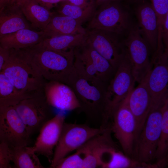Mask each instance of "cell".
Masks as SVG:
<instances>
[{"label":"cell","instance_id":"8992f818","mask_svg":"<svg viewBox=\"0 0 168 168\" xmlns=\"http://www.w3.org/2000/svg\"><path fill=\"white\" fill-rule=\"evenodd\" d=\"M107 128H96L86 124L64 122L54 149L50 168H55L57 164L69 153L76 150L91 138L103 132Z\"/></svg>","mask_w":168,"mask_h":168},{"label":"cell","instance_id":"5bb4252c","mask_svg":"<svg viewBox=\"0 0 168 168\" xmlns=\"http://www.w3.org/2000/svg\"><path fill=\"white\" fill-rule=\"evenodd\" d=\"M112 133L109 126L103 132L91 138L76 150L83 158V168L101 167L105 155L112 150L118 149L112 138Z\"/></svg>","mask_w":168,"mask_h":168},{"label":"cell","instance_id":"836d02e7","mask_svg":"<svg viewBox=\"0 0 168 168\" xmlns=\"http://www.w3.org/2000/svg\"><path fill=\"white\" fill-rule=\"evenodd\" d=\"M10 53V49H6L0 45V72L8 58Z\"/></svg>","mask_w":168,"mask_h":168},{"label":"cell","instance_id":"4dcf8cb0","mask_svg":"<svg viewBox=\"0 0 168 168\" xmlns=\"http://www.w3.org/2000/svg\"><path fill=\"white\" fill-rule=\"evenodd\" d=\"M83 163L82 156L76 151L73 154L66 156L59 161L55 168H83Z\"/></svg>","mask_w":168,"mask_h":168},{"label":"cell","instance_id":"f1b7e54d","mask_svg":"<svg viewBox=\"0 0 168 168\" xmlns=\"http://www.w3.org/2000/svg\"><path fill=\"white\" fill-rule=\"evenodd\" d=\"M12 161L17 168H43L37 155L30 147L12 148Z\"/></svg>","mask_w":168,"mask_h":168},{"label":"cell","instance_id":"d6986e66","mask_svg":"<svg viewBox=\"0 0 168 168\" xmlns=\"http://www.w3.org/2000/svg\"><path fill=\"white\" fill-rule=\"evenodd\" d=\"M139 2L134 9L137 24L142 36L155 52L158 40L157 16L151 3L144 0Z\"/></svg>","mask_w":168,"mask_h":168},{"label":"cell","instance_id":"d590c367","mask_svg":"<svg viewBox=\"0 0 168 168\" xmlns=\"http://www.w3.org/2000/svg\"><path fill=\"white\" fill-rule=\"evenodd\" d=\"M121 0H94L97 7L104 3L113 2V1H120Z\"/></svg>","mask_w":168,"mask_h":168},{"label":"cell","instance_id":"44dd1931","mask_svg":"<svg viewBox=\"0 0 168 168\" xmlns=\"http://www.w3.org/2000/svg\"><path fill=\"white\" fill-rule=\"evenodd\" d=\"M45 38L54 36L82 34H85L86 29L73 19L53 12L46 27L42 30Z\"/></svg>","mask_w":168,"mask_h":168},{"label":"cell","instance_id":"3957f363","mask_svg":"<svg viewBox=\"0 0 168 168\" xmlns=\"http://www.w3.org/2000/svg\"><path fill=\"white\" fill-rule=\"evenodd\" d=\"M1 72L18 91L31 96L43 89L45 82L35 66L20 49H11Z\"/></svg>","mask_w":168,"mask_h":168},{"label":"cell","instance_id":"74e56055","mask_svg":"<svg viewBox=\"0 0 168 168\" xmlns=\"http://www.w3.org/2000/svg\"><path fill=\"white\" fill-rule=\"evenodd\" d=\"M25 0H11L9 4H13L19 6L20 4Z\"/></svg>","mask_w":168,"mask_h":168},{"label":"cell","instance_id":"e0dca14e","mask_svg":"<svg viewBox=\"0 0 168 168\" xmlns=\"http://www.w3.org/2000/svg\"><path fill=\"white\" fill-rule=\"evenodd\" d=\"M43 91L48 105L60 111L78 110L80 105L72 89L67 84L55 81H47Z\"/></svg>","mask_w":168,"mask_h":168},{"label":"cell","instance_id":"1f68e13d","mask_svg":"<svg viewBox=\"0 0 168 168\" xmlns=\"http://www.w3.org/2000/svg\"><path fill=\"white\" fill-rule=\"evenodd\" d=\"M162 39L165 50H168V15L166 16L164 23Z\"/></svg>","mask_w":168,"mask_h":168},{"label":"cell","instance_id":"277c9868","mask_svg":"<svg viewBox=\"0 0 168 168\" xmlns=\"http://www.w3.org/2000/svg\"><path fill=\"white\" fill-rule=\"evenodd\" d=\"M74 67L84 76L109 83L116 70L86 40L74 49Z\"/></svg>","mask_w":168,"mask_h":168},{"label":"cell","instance_id":"484cf974","mask_svg":"<svg viewBox=\"0 0 168 168\" xmlns=\"http://www.w3.org/2000/svg\"><path fill=\"white\" fill-rule=\"evenodd\" d=\"M56 7V12L71 17L82 25L90 20L97 8L96 5L86 7H81L72 4L66 0L61 1Z\"/></svg>","mask_w":168,"mask_h":168},{"label":"cell","instance_id":"83f0119b","mask_svg":"<svg viewBox=\"0 0 168 168\" xmlns=\"http://www.w3.org/2000/svg\"><path fill=\"white\" fill-rule=\"evenodd\" d=\"M109 159L105 161L101 167L103 168H155L153 164L140 162L120 152L118 149L111 151Z\"/></svg>","mask_w":168,"mask_h":168},{"label":"cell","instance_id":"7a4b0ae2","mask_svg":"<svg viewBox=\"0 0 168 168\" xmlns=\"http://www.w3.org/2000/svg\"><path fill=\"white\" fill-rule=\"evenodd\" d=\"M47 81L65 83L74 68V49L57 51L35 45L20 49Z\"/></svg>","mask_w":168,"mask_h":168},{"label":"cell","instance_id":"8d00e7d4","mask_svg":"<svg viewBox=\"0 0 168 168\" xmlns=\"http://www.w3.org/2000/svg\"><path fill=\"white\" fill-rule=\"evenodd\" d=\"M10 1L11 0H0V10L8 5Z\"/></svg>","mask_w":168,"mask_h":168},{"label":"cell","instance_id":"9c48e42d","mask_svg":"<svg viewBox=\"0 0 168 168\" xmlns=\"http://www.w3.org/2000/svg\"><path fill=\"white\" fill-rule=\"evenodd\" d=\"M160 108L150 111L136 142L133 158L140 162L152 164L155 159L161 130Z\"/></svg>","mask_w":168,"mask_h":168},{"label":"cell","instance_id":"9a60e30c","mask_svg":"<svg viewBox=\"0 0 168 168\" xmlns=\"http://www.w3.org/2000/svg\"><path fill=\"white\" fill-rule=\"evenodd\" d=\"M65 116L60 111L47 121L40 130L34 145L30 147L35 153L45 157L51 163L55 149L58 141Z\"/></svg>","mask_w":168,"mask_h":168},{"label":"cell","instance_id":"cb8c5ba5","mask_svg":"<svg viewBox=\"0 0 168 168\" xmlns=\"http://www.w3.org/2000/svg\"><path fill=\"white\" fill-rule=\"evenodd\" d=\"M86 40V34L64 35L44 39L37 46L43 49L57 51L74 49Z\"/></svg>","mask_w":168,"mask_h":168},{"label":"cell","instance_id":"6da1fadb","mask_svg":"<svg viewBox=\"0 0 168 168\" xmlns=\"http://www.w3.org/2000/svg\"><path fill=\"white\" fill-rule=\"evenodd\" d=\"M65 84L75 93L79 103L78 109L83 112L92 124L100 127L109 126L111 116V100L107 92L108 83L88 78L73 69Z\"/></svg>","mask_w":168,"mask_h":168},{"label":"cell","instance_id":"7c38bea8","mask_svg":"<svg viewBox=\"0 0 168 168\" xmlns=\"http://www.w3.org/2000/svg\"><path fill=\"white\" fill-rule=\"evenodd\" d=\"M86 30L87 42L116 70L124 53L123 41L120 40L119 35L99 29Z\"/></svg>","mask_w":168,"mask_h":168},{"label":"cell","instance_id":"e575fe53","mask_svg":"<svg viewBox=\"0 0 168 168\" xmlns=\"http://www.w3.org/2000/svg\"><path fill=\"white\" fill-rule=\"evenodd\" d=\"M66 0L72 4L82 7H86L93 5H96L94 0Z\"/></svg>","mask_w":168,"mask_h":168},{"label":"cell","instance_id":"ba28073f","mask_svg":"<svg viewBox=\"0 0 168 168\" xmlns=\"http://www.w3.org/2000/svg\"><path fill=\"white\" fill-rule=\"evenodd\" d=\"M110 121L112 132L118 141L124 153L133 159L136 124L127 105V97L111 110Z\"/></svg>","mask_w":168,"mask_h":168},{"label":"cell","instance_id":"f546056e","mask_svg":"<svg viewBox=\"0 0 168 168\" xmlns=\"http://www.w3.org/2000/svg\"><path fill=\"white\" fill-rule=\"evenodd\" d=\"M156 15L158 25V38H162L164 23L168 15V0H150Z\"/></svg>","mask_w":168,"mask_h":168},{"label":"cell","instance_id":"ac0fdd59","mask_svg":"<svg viewBox=\"0 0 168 168\" xmlns=\"http://www.w3.org/2000/svg\"><path fill=\"white\" fill-rule=\"evenodd\" d=\"M151 102L145 77L127 97V105L136 122L135 144L150 111Z\"/></svg>","mask_w":168,"mask_h":168},{"label":"cell","instance_id":"603a6c76","mask_svg":"<svg viewBox=\"0 0 168 168\" xmlns=\"http://www.w3.org/2000/svg\"><path fill=\"white\" fill-rule=\"evenodd\" d=\"M19 7L32 28L40 31L46 27L53 14V12L40 5L34 0H25Z\"/></svg>","mask_w":168,"mask_h":168},{"label":"cell","instance_id":"f35d334b","mask_svg":"<svg viewBox=\"0 0 168 168\" xmlns=\"http://www.w3.org/2000/svg\"><path fill=\"white\" fill-rule=\"evenodd\" d=\"M128 0L131 2H139L143 0Z\"/></svg>","mask_w":168,"mask_h":168},{"label":"cell","instance_id":"5b68a950","mask_svg":"<svg viewBox=\"0 0 168 168\" xmlns=\"http://www.w3.org/2000/svg\"><path fill=\"white\" fill-rule=\"evenodd\" d=\"M133 23L129 11L120 1H113L97 7L86 29L105 30L120 35L127 34Z\"/></svg>","mask_w":168,"mask_h":168},{"label":"cell","instance_id":"4fadbf2b","mask_svg":"<svg viewBox=\"0 0 168 168\" xmlns=\"http://www.w3.org/2000/svg\"><path fill=\"white\" fill-rule=\"evenodd\" d=\"M30 136L13 106L0 108V138L12 149L27 146Z\"/></svg>","mask_w":168,"mask_h":168},{"label":"cell","instance_id":"d6a6232c","mask_svg":"<svg viewBox=\"0 0 168 168\" xmlns=\"http://www.w3.org/2000/svg\"><path fill=\"white\" fill-rule=\"evenodd\" d=\"M40 5L50 10L63 0H34Z\"/></svg>","mask_w":168,"mask_h":168},{"label":"cell","instance_id":"2e32d148","mask_svg":"<svg viewBox=\"0 0 168 168\" xmlns=\"http://www.w3.org/2000/svg\"><path fill=\"white\" fill-rule=\"evenodd\" d=\"M135 82L130 61L124 49L121 62L108 86L111 111L127 97L134 88Z\"/></svg>","mask_w":168,"mask_h":168},{"label":"cell","instance_id":"ffe728a7","mask_svg":"<svg viewBox=\"0 0 168 168\" xmlns=\"http://www.w3.org/2000/svg\"><path fill=\"white\" fill-rule=\"evenodd\" d=\"M45 38L42 30L22 29L0 36V45L7 49L18 50L37 44Z\"/></svg>","mask_w":168,"mask_h":168},{"label":"cell","instance_id":"7402d4cb","mask_svg":"<svg viewBox=\"0 0 168 168\" xmlns=\"http://www.w3.org/2000/svg\"><path fill=\"white\" fill-rule=\"evenodd\" d=\"M29 23L19 6L9 4L0 10V36L21 29H32Z\"/></svg>","mask_w":168,"mask_h":168},{"label":"cell","instance_id":"4316f807","mask_svg":"<svg viewBox=\"0 0 168 168\" xmlns=\"http://www.w3.org/2000/svg\"><path fill=\"white\" fill-rule=\"evenodd\" d=\"M31 96L17 90L4 74L0 72V108L14 106Z\"/></svg>","mask_w":168,"mask_h":168},{"label":"cell","instance_id":"52a82bcc","mask_svg":"<svg viewBox=\"0 0 168 168\" xmlns=\"http://www.w3.org/2000/svg\"><path fill=\"white\" fill-rule=\"evenodd\" d=\"M123 41L130 61L135 82L140 83L152 68L149 59L150 47L141 34L137 24H132Z\"/></svg>","mask_w":168,"mask_h":168},{"label":"cell","instance_id":"8fae6325","mask_svg":"<svg viewBox=\"0 0 168 168\" xmlns=\"http://www.w3.org/2000/svg\"><path fill=\"white\" fill-rule=\"evenodd\" d=\"M168 50L153 56L152 68L146 76L151 97V110L160 109L168 96Z\"/></svg>","mask_w":168,"mask_h":168},{"label":"cell","instance_id":"30bf717a","mask_svg":"<svg viewBox=\"0 0 168 168\" xmlns=\"http://www.w3.org/2000/svg\"><path fill=\"white\" fill-rule=\"evenodd\" d=\"M30 136L52 117L43 89L13 106Z\"/></svg>","mask_w":168,"mask_h":168},{"label":"cell","instance_id":"d4e9b609","mask_svg":"<svg viewBox=\"0 0 168 168\" xmlns=\"http://www.w3.org/2000/svg\"><path fill=\"white\" fill-rule=\"evenodd\" d=\"M162 119L160 134L155 154L156 163L158 168L167 164L168 150V98L161 108Z\"/></svg>","mask_w":168,"mask_h":168}]
</instances>
